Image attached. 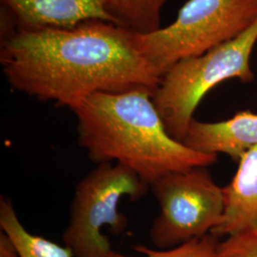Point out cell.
<instances>
[{
    "label": "cell",
    "mask_w": 257,
    "mask_h": 257,
    "mask_svg": "<svg viewBox=\"0 0 257 257\" xmlns=\"http://www.w3.org/2000/svg\"><path fill=\"white\" fill-rule=\"evenodd\" d=\"M160 211L150 230L159 249L175 248L211 233L225 210L224 189L207 167H196L163 175L150 185Z\"/></svg>",
    "instance_id": "cell-6"
},
{
    "label": "cell",
    "mask_w": 257,
    "mask_h": 257,
    "mask_svg": "<svg viewBox=\"0 0 257 257\" xmlns=\"http://www.w3.org/2000/svg\"><path fill=\"white\" fill-rule=\"evenodd\" d=\"M135 35L102 20L1 38L0 62L11 87L40 101L74 108L96 92H156L161 77Z\"/></svg>",
    "instance_id": "cell-1"
},
{
    "label": "cell",
    "mask_w": 257,
    "mask_h": 257,
    "mask_svg": "<svg viewBox=\"0 0 257 257\" xmlns=\"http://www.w3.org/2000/svg\"><path fill=\"white\" fill-rule=\"evenodd\" d=\"M0 2L1 38L21 32L74 28L90 20L115 24L106 9L104 0H0Z\"/></svg>",
    "instance_id": "cell-7"
},
{
    "label": "cell",
    "mask_w": 257,
    "mask_h": 257,
    "mask_svg": "<svg viewBox=\"0 0 257 257\" xmlns=\"http://www.w3.org/2000/svg\"><path fill=\"white\" fill-rule=\"evenodd\" d=\"M0 227L19 248L21 257H74L72 250L43 236L28 231L9 199L0 200Z\"/></svg>",
    "instance_id": "cell-10"
},
{
    "label": "cell",
    "mask_w": 257,
    "mask_h": 257,
    "mask_svg": "<svg viewBox=\"0 0 257 257\" xmlns=\"http://www.w3.org/2000/svg\"><path fill=\"white\" fill-rule=\"evenodd\" d=\"M256 44L257 20L238 37L177 62L162 76L153 100L173 138L183 143L194 111L214 87L230 79H254L250 59Z\"/></svg>",
    "instance_id": "cell-3"
},
{
    "label": "cell",
    "mask_w": 257,
    "mask_h": 257,
    "mask_svg": "<svg viewBox=\"0 0 257 257\" xmlns=\"http://www.w3.org/2000/svg\"><path fill=\"white\" fill-rule=\"evenodd\" d=\"M114 23L136 35L160 29V14L167 0H104Z\"/></svg>",
    "instance_id": "cell-11"
},
{
    "label": "cell",
    "mask_w": 257,
    "mask_h": 257,
    "mask_svg": "<svg viewBox=\"0 0 257 257\" xmlns=\"http://www.w3.org/2000/svg\"><path fill=\"white\" fill-rule=\"evenodd\" d=\"M183 143L204 154L227 155L238 163L248 151L257 147V113L242 110L218 122L193 119Z\"/></svg>",
    "instance_id": "cell-8"
},
{
    "label": "cell",
    "mask_w": 257,
    "mask_h": 257,
    "mask_svg": "<svg viewBox=\"0 0 257 257\" xmlns=\"http://www.w3.org/2000/svg\"><path fill=\"white\" fill-rule=\"evenodd\" d=\"M149 185L118 163H101L77 184L63 242L74 257H110L112 248L103 234L105 227L119 234L127 218L118 210L122 198L139 199Z\"/></svg>",
    "instance_id": "cell-5"
},
{
    "label": "cell",
    "mask_w": 257,
    "mask_h": 257,
    "mask_svg": "<svg viewBox=\"0 0 257 257\" xmlns=\"http://www.w3.org/2000/svg\"><path fill=\"white\" fill-rule=\"evenodd\" d=\"M223 189L224 214L211 233L221 238L257 230V147L240 158L235 175Z\"/></svg>",
    "instance_id": "cell-9"
},
{
    "label": "cell",
    "mask_w": 257,
    "mask_h": 257,
    "mask_svg": "<svg viewBox=\"0 0 257 257\" xmlns=\"http://www.w3.org/2000/svg\"><path fill=\"white\" fill-rule=\"evenodd\" d=\"M146 89L96 92L75 105L77 140L96 164L118 163L149 185L169 173L209 167L218 156L187 147L167 131Z\"/></svg>",
    "instance_id": "cell-2"
},
{
    "label": "cell",
    "mask_w": 257,
    "mask_h": 257,
    "mask_svg": "<svg viewBox=\"0 0 257 257\" xmlns=\"http://www.w3.org/2000/svg\"><path fill=\"white\" fill-rule=\"evenodd\" d=\"M219 243V237L212 233H208L202 237L193 239L175 248L155 249L148 248L144 245H137L134 247V249L141 253V257H217ZM110 257L137 256L126 255L112 249Z\"/></svg>",
    "instance_id": "cell-12"
},
{
    "label": "cell",
    "mask_w": 257,
    "mask_h": 257,
    "mask_svg": "<svg viewBox=\"0 0 257 257\" xmlns=\"http://www.w3.org/2000/svg\"><path fill=\"white\" fill-rule=\"evenodd\" d=\"M217 257H257V230L230 235L220 241Z\"/></svg>",
    "instance_id": "cell-13"
},
{
    "label": "cell",
    "mask_w": 257,
    "mask_h": 257,
    "mask_svg": "<svg viewBox=\"0 0 257 257\" xmlns=\"http://www.w3.org/2000/svg\"><path fill=\"white\" fill-rule=\"evenodd\" d=\"M0 257H21L15 242L3 230L0 231Z\"/></svg>",
    "instance_id": "cell-14"
},
{
    "label": "cell",
    "mask_w": 257,
    "mask_h": 257,
    "mask_svg": "<svg viewBox=\"0 0 257 257\" xmlns=\"http://www.w3.org/2000/svg\"><path fill=\"white\" fill-rule=\"evenodd\" d=\"M256 20L257 0H188L172 24L135 35V42L162 78L177 62L238 37Z\"/></svg>",
    "instance_id": "cell-4"
}]
</instances>
